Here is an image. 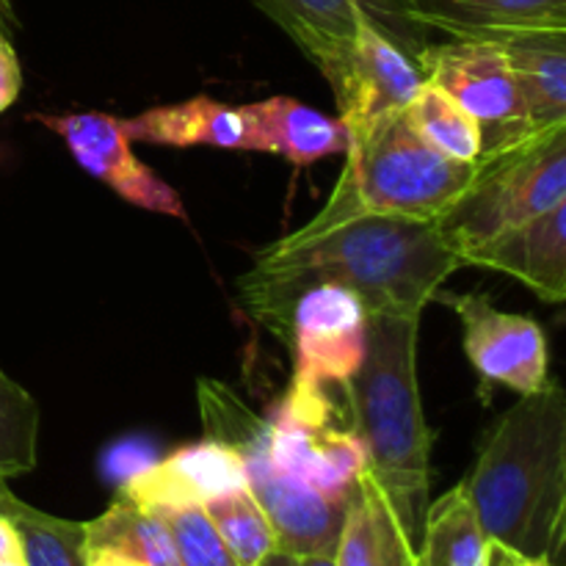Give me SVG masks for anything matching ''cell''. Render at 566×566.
<instances>
[{"label":"cell","instance_id":"cell-27","mask_svg":"<svg viewBox=\"0 0 566 566\" xmlns=\"http://www.w3.org/2000/svg\"><path fill=\"white\" fill-rule=\"evenodd\" d=\"M169 528L180 566H238L202 506L155 512Z\"/></svg>","mask_w":566,"mask_h":566},{"label":"cell","instance_id":"cell-3","mask_svg":"<svg viewBox=\"0 0 566 566\" xmlns=\"http://www.w3.org/2000/svg\"><path fill=\"white\" fill-rule=\"evenodd\" d=\"M418 315L368 313V346L346 392L348 429L365 448V473L418 547L429 512L431 431L418 387Z\"/></svg>","mask_w":566,"mask_h":566},{"label":"cell","instance_id":"cell-10","mask_svg":"<svg viewBox=\"0 0 566 566\" xmlns=\"http://www.w3.org/2000/svg\"><path fill=\"white\" fill-rule=\"evenodd\" d=\"M296 48L313 61L321 75L340 64L352 50L363 22L379 28L418 61L426 48V28L409 14L407 0H252Z\"/></svg>","mask_w":566,"mask_h":566},{"label":"cell","instance_id":"cell-12","mask_svg":"<svg viewBox=\"0 0 566 566\" xmlns=\"http://www.w3.org/2000/svg\"><path fill=\"white\" fill-rule=\"evenodd\" d=\"M39 122L64 138L66 149L83 171L105 182L125 202L149 213L186 221V205L180 193L133 155L130 138L122 130V119L97 114V111H77V114L61 116L42 114Z\"/></svg>","mask_w":566,"mask_h":566},{"label":"cell","instance_id":"cell-16","mask_svg":"<svg viewBox=\"0 0 566 566\" xmlns=\"http://www.w3.org/2000/svg\"><path fill=\"white\" fill-rule=\"evenodd\" d=\"M426 31L451 39H486L523 31H566V0H407Z\"/></svg>","mask_w":566,"mask_h":566},{"label":"cell","instance_id":"cell-30","mask_svg":"<svg viewBox=\"0 0 566 566\" xmlns=\"http://www.w3.org/2000/svg\"><path fill=\"white\" fill-rule=\"evenodd\" d=\"M258 566H298V558L293 556V553H285L280 551V547H274V551H271Z\"/></svg>","mask_w":566,"mask_h":566},{"label":"cell","instance_id":"cell-6","mask_svg":"<svg viewBox=\"0 0 566 566\" xmlns=\"http://www.w3.org/2000/svg\"><path fill=\"white\" fill-rule=\"evenodd\" d=\"M343 169L368 210L412 221H437L468 188L473 164L431 147L407 108L352 122Z\"/></svg>","mask_w":566,"mask_h":566},{"label":"cell","instance_id":"cell-8","mask_svg":"<svg viewBox=\"0 0 566 566\" xmlns=\"http://www.w3.org/2000/svg\"><path fill=\"white\" fill-rule=\"evenodd\" d=\"M337 418L332 396L298 398L285 392L265 418L269 457L276 470L310 490L332 501H352L365 470V448Z\"/></svg>","mask_w":566,"mask_h":566},{"label":"cell","instance_id":"cell-1","mask_svg":"<svg viewBox=\"0 0 566 566\" xmlns=\"http://www.w3.org/2000/svg\"><path fill=\"white\" fill-rule=\"evenodd\" d=\"M464 269L434 221H412L368 210L346 169L324 208L298 230L254 252L238 280L243 307L285 337L298 293L313 285H343L368 313L418 315L453 271Z\"/></svg>","mask_w":566,"mask_h":566},{"label":"cell","instance_id":"cell-35","mask_svg":"<svg viewBox=\"0 0 566 566\" xmlns=\"http://www.w3.org/2000/svg\"><path fill=\"white\" fill-rule=\"evenodd\" d=\"M539 566H551V564H539Z\"/></svg>","mask_w":566,"mask_h":566},{"label":"cell","instance_id":"cell-2","mask_svg":"<svg viewBox=\"0 0 566 566\" xmlns=\"http://www.w3.org/2000/svg\"><path fill=\"white\" fill-rule=\"evenodd\" d=\"M492 545L556 564L566 536V392L547 379L520 396L462 481Z\"/></svg>","mask_w":566,"mask_h":566},{"label":"cell","instance_id":"cell-34","mask_svg":"<svg viewBox=\"0 0 566 566\" xmlns=\"http://www.w3.org/2000/svg\"><path fill=\"white\" fill-rule=\"evenodd\" d=\"M0 566H25V562H22V553H20V556L6 558V562H0Z\"/></svg>","mask_w":566,"mask_h":566},{"label":"cell","instance_id":"cell-13","mask_svg":"<svg viewBox=\"0 0 566 566\" xmlns=\"http://www.w3.org/2000/svg\"><path fill=\"white\" fill-rule=\"evenodd\" d=\"M324 77L337 99V116L343 125L403 111L426 83L415 55L370 22L359 25L346 59Z\"/></svg>","mask_w":566,"mask_h":566},{"label":"cell","instance_id":"cell-5","mask_svg":"<svg viewBox=\"0 0 566 566\" xmlns=\"http://www.w3.org/2000/svg\"><path fill=\"white\" fill-rule=\"evenodd\" d=\"M473 166L462 197L434 221L457 252L566 202V122L484 149Z\"/></svg>","mask_w":566,"mask_h":566},{"label":"cell","instance_id":"cell-33","mask_svg":"<svg viewBox=\"0 0 566 566\" xmlns=\"http://www.w3.org/2000/svg\"><path fill=\"white\" fill-rule=\"evenodd\" d=\"M298 566H337L335 556H304L298 558Z\"/></svg>","mask_w":566,"mask_h":566},{"label":"cell","instance_id":"cell-4","mask_svg":"<svg viewBox=\"0 0 566 566\" xmlns=\"http://www.w3.org/2000/svg\"><path fill=\"white\" fill-rule=\"evenodd\" d=\"M199 412L205 437L238 451L247 486L274 531L276 547L304 556H335L348 501H332L274 468L269 429L235 392L216 379H199Z\"/></svg>","mask_w":566,"mask_h":566},{"label":"cell","instance_id":"cell-32","mask_svg":"<svg viewBox=\"0 0 566 566\" xmlns=\"http://www.w3.org/2000/svg\"><path fill=\"white\" fill-rule=\"evenodd\" d=\"M14 25H17L14 6H11V0H0V33H6V36H9V31Z\"/></svg>","mask_w":566,"mask_h":566},{"label":"cell","instance_id":"cell-26","mask_svg":"<svg viewBox=\"0 0 566 566\" xmlns=\"http://www.w3.org/2000/svg\"><path fill=\"white\" fill-rule=\"evenodd\" d=\"M39 403L0 368V479L9 481L36 468Z\"/></svg>","mask_w":566,"mask_h":566},{"label":"cell","instance_id":"cell-18","mask_svg":"<svg viewBox=\"0 0 566 566\" xmlns=\"http://www.w3.org/2000/svg\"><path fill=\"white\" fill-rule=\"evenodd\" d=\"M122 130L130 142L164 144V147H252L243 108H232L208 94L142 111L138 116L122 119Z\"/></svg>","mask_w":566,"mask_h":566},{"label":"cell","instance_id":"cell-21","mask_svg":"<svg viewBox=\"0 0 566 566\" xmlns=\"http://www.w3.org/2000/svg\"><path fill=\"white\" fill-rule=\"evenodd\" d=\"M490 536L462 484L429 503L415 566H490Z\"/></svg>","mask_w":566,"mask_h":566},{"label":"cell","instance_id":"cell-25","mask_svg":"<svg viewBox=\"0 0 566 566\" xmlns=\"http://www.w3.org/2000/svg\"><path fill=\"white\" fill-rule=\"evenodd\" d=\"M202 509L238 566H258L276 547L269 517L249 486L213 497Z\"/></svg>","mask_w":566,"mask_h":566},{"label":"cell","instance_id":"cell-22","mask_svg":"<svg viewBox=\"0 0 566 566\" xmlns=\"http://www.w3.org/2000/svg\"><path fill=\"white\" fill-rule=\"evenodd\" d=\"M86 551H108L138 566H180L169 528L155 512L125 495L86 523Z\"/></svg>","mask_w":566,"mask_h":566},{"label":"cell","instance_id":"cell-23","mask_svg":"<svg viewBox=\"0 0 566 566\" xmlns=\"http://www.w3.org/2000/svg\"><path fill=\"white\" fill-rule=\"evenodd\" d=\"M407 116L415 130L442 155L462 164H473L484 153V133L481 125L434 83H423L407 105Z\"/></svg>","mask_w":566,"mask_h":566},{"label":"cell","instance_id":"cell-19","mask_svg":"<svg viewBox=\"0 0 566 566\" xmlns=\"http://www.w3.org/2000/svg\"><path fill=\"white\" fill-rule=\"evenodd\" d=\"M497 44L512 66L531 127L566 122V31H523Z\"/></svg>","mask_w":566,"mask_h":566},{"label":"cell","instance_id":"cell-28","mask_svg":"<svg viewBox=\"0 0 566 566\" xmlns=\"http://www.w3.org/2000/svg\"><path fill=\"white\" fill-rule=\"evenodd\" d=\"M20 88H22L20 59H17V50L14 44L9 42V36L0 33V114L14 105V99L20 97Z\"/></svg>","mask_w":566,"mask_h":566},{"label":"cell","instance_id":"cell-15","mask_svg":"<svg viewBox=\"0 0 566 566\" xmlns=\"http://www.w3.org/2000/svg\"><path fill=\"white\" fill-rule=\"evenodd\" d=\"M462 265L503 271L539 298H566V202L459 252Z\"/></svg>","mask_w":566,"mask_h":566},{"label":"cell","instance_id":"cell-14","mask_svg":"<svg viewBox=\"0 0 566 566\" xmlns=\"http://www.w3.org/2000/svg\"><path fill=\"white\" fill-rule=\"evenodd\" d=\"M247 486V473L238 451L208 440L182 446L160 462L127 475L119 495L147 512L205 506L213 497Z\"/></svg>","mask_w":566,"mask_h":566},{"label":"cell","instance_id":"cell-31","mask_svg":"<svg viewBox=\"0 0 566 566\" xmlns=\"http://www.w3.org/2000/svg\"><path fill=\"white\" fill-rule=\"evenodd\" d=\"M20 497L14 495V492L9 490V486H6V481L0 479V514H3V517H9L11 512H14L17 506H20Z\"/></svg>","mask_w":566,"mask_h":566},{"label":"cell","instance_id":"cell-7","mask_svg":"<svg viewBox=\"0 0 566 566\" xmlns=\"http://www.w3.org/2000/svg\"><path fill=\"white\" fill-rule=\"evenodd\" d=\"M293 348L287 392L298 398L332 396L359 370L368 346V310L343 285H313L298 293L285 337Z\"/></svg>","mask_w":566,"mask_h":566},{"label":"cell","instance_id":"cell-9","mask_svg":"<svg viewBox=\"0 0 566 566\" xmlns=\"http://www.w3.org/2000/svg\"><path fill=\"white\" fill-rule=\"evenodd\" d=\"M426 83L457 99L481 125L484 149L501 147L531 130L517 81L512 75L506 53L497 42L486 39H451L442 44H426L418 55Z\"/></svg>","mask_w":566,"mask_h":566},{"label":"cell","instance_id":"cell-17","mask_svg":"<svg viewBox=\"0 0 566 566\" xmlns=\"http://www.w3.org/2000/svg\"><path fill=\"white\" fill-rule=\"evenodd\" d=\"M249 122V153L282 155L310 166L348 149V127L340 116H326L293 97H269L243 105Z\"/></svg>","mask_w":566,"mask_h":566},{"label":"cell","instance_id":"cell-24","mask_svg":"<svg viewBox=\"0 0 566 566\" xmlns=\"http://www.w3.org/2000/svg\"><path fill=\"white\" fill-rule=\"evenodd\" d=\"M25 566H88L86 523L53 517L20 503L9 514Z\"/></svg>","mask_w":566,"mask_h":566},{"label":"cell","instance_id":"cell-20","mask_svg":"<svg viewBox=\"0 0 566 566\" xmlns=\"http://www.w3.org/2000/svg\"><path fill=\"white\" fill-rule=\"evenodd\" d=\"M337 566H415V545L403 534L396 512L379 486L365 473L357 479L340 539L335 547Z\"/></svg>","mask_w":566,"mask_h":566},{"label":"cell","instance_id":"cell-29","mask_svg":"<svg viewBox=\"0 0 566 566\" xmlns=\"http://www.w3.org/2000/svg\"><path fill=\"white\" fill-rule=\"evenodd\" d=\"M14 556H20V539H17V531L11 525V520L0 514V562Z\"/></svg>","mask_w":566,"mask_h":566},{"label":"cell","instance_id":"cell-11","mask_svg":"<svg viewBox=\"0 0 566 566\" xmlns=\"http://www.w3.org/2000/svg\"><path fill=\"white\" fill-rule=\"evenodd\" d=\"M464 326V354L486 385L512 387L520 396L539 390L551 374L547 335L528 315L503 313L484 293L437 291Z\"/></svg>","mask_w":566,"mask_h":566}]
</instances>
